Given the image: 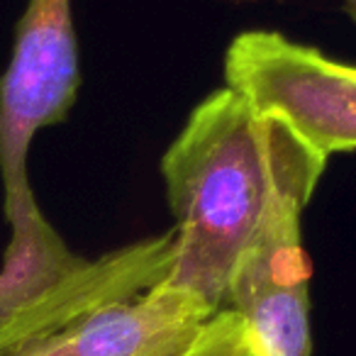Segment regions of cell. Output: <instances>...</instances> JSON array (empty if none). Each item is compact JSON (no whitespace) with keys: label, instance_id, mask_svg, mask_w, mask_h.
I'll use <instances>...</instances> for the list:
<instances>
[{"label":"cell","instance_id":"cell-3","mask_svg":"<svg viewBox=\"0 0 356 356\" xmlns=\"http://www.w3.org/2000/svg\"><path fill=\"white\" fill-rule=\"evenodd\" d=\"M81 88L79 40L71 0H27L0 76V184L3 213L37 203L27 156L37 132L69 118Z\"/></svg>","mask_w":356,"mask_h":356},{"label":"cell","instance_id":"cell-2","mask_svg":"<svg viewBox=\"0 0 356 356\" xmlns=\"http://www.w3.org/2000/svg\"><path fill=\"white\" fill-rule=\"evenodd\" d=\"M8 225L10 242L0 266V356L88 312L152 291L171 268L173 232L86 259L71 252L40 203Z\"/></svg>","mask_w":356,"mask_h":356},{"label":"cell","instance_id":"cell-1","mask_svg":"<svg viewBox=\"0 0 356 356\" xmlns=\"http://www.w3.org/2000/svg\"><path fill=\"white\" fill-rule=\"evenodd\" d=\"M327 156L278 115L218 88L188 115L161 156L173 215V259L163 283L215 312L227 302L239 257L281 195L310 203Z\"/></svg>","mask_w":356,"mask_h":356},{"label":"cell","instance_id":"cell-8","mask_svg":"<svg viewBox=\"0 0 356 356\" xmlns=\"http://www.w3.org/2000/svg\"><path fill=\"white\" fill-rule=\"evenodd\" d=\"M341 3H344V10L349 13L351 22L356 25V0H341Z\"/></svg>","mask_w":356,"mask_h":356},{"label":"cell","instance_id":"cell-6","mask_svg":"<svg viewBox=\"0 0 356 356\" xmlns=\"http://www.w3.org/2000/svg\"><path fill=\"white\" fill-rule=\"evenodd\" d=\"M213 315L200 298L161 281L3 356H176Z\"/></svg>","mask_w":356,"mask_h":356},{"label":"cell","instance_id":"cell-4","mask_svg":"<svg viewBox=\"0 0 356 356\" xmlns=\"http://www.w3.org/2000/svg\"><path fill=\"white\" fill-rule=\"evenodd\" d=\"M225 86L286 120L327 159L356 152V66L281 32H239L225 54Z\"/></svg>","mask_w":356,"mask_h":356},{"label":"cell","instance_id":"cell-5","mask_svg":"<svg viewBox=\"0 0 356 356\" xmlns=\"http://www.w3.org/2000/svg\"><path fill=\"white\" fill-rule=\"evenodd\" d=\"M305 200L281 195L229 278L225 307L242 320L252 356H312Z\"/></svg>","mask_w":356,"mask_h":356},{"label":"cell","instance_id":"cell-7","mask_svg":"<svg viewBox=\"0 0 356 356\" xmlns=\"http://www.w3.org/2000/svg\"><path fill=\"white\" fill-rule=\"evenodd\" d=\"M176 356H252L242 320L229 307L218 310L193 341Z\"/></svg>","mask_w":356,"mask_h":356}]
</instances>
